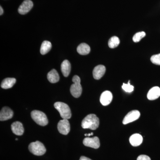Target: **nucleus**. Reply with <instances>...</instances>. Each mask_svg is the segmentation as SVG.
<instances>
[{"instance_id":"obj_1","label":"nucleus","mask_w":160,"mask_h":160,"mask_svg":"<svg viewBox=\"0 0 160 160\" xmlns=\"http://www.w3.org/2000/svg\"><path fill=\"white\" fill-rule=\"evenodd\" d=\"M99 125V120L96 115L90 114L87 115L82 121V126L83 129L95 130Z\"/></svg>"},{"instance_id":"obj_2","label":"nucleus","mask_w":160,"mask_h":160,"mask_svg":"<svg viewBox=\"0 0 160 160\" xmlns=\"http://www.w3.org/2000/svg\"><path fill=\"white\" fill-rule=\"evenodd\" d=\"M55 108L59 112L61 117L69 119L71 117V110L68 105L62 102H57L54 105Z\"/></svg>"},{"instance_id":"obj_3","label":"nucleus","mask_w":160,"mask_h":160,"mask_svg":"<svg viewBox=\"0 0 160 160\" xmlns=\"http://www.w3.org/2000/svg\"><path fill=\"white\" fill-rule=\"evenodd\" d=\"M72 81L73 83L70 87V92L74 98L80 97L82 91V88L81 85V79L78 76L75 75L72 78Z\"/></svg>"},{"instance_id":"obj_4","label":"nucleus","mask_w":160,"mask_h":160,"mask_svg":"<svg viewBox=\"0 0 160 160\" xmlns=\"http://www.w3.org/2000/svg\"><path fill=\"white\" fill-rule=\"evenodd\" d=\"M31 117L35 122L41 126H46L48 124V120L46 114L39 110H33L31 113Z\"/></svg>"},{"instance_id":"obj_5","label":"nucleus","mask_w":160,"mask_h":160,"mask_svg":"<svg viewBox=\"0 0 160 160\" xmlns=\"http://www.w3.org/2000/svg\"><path fill=\"white\" fill-rule=\"evenodd\" d=\"M29 149L31 153L36 156L43 155L46 153V150L44 145L39 141L30 143Z\"/></svg>"},{"instance_id":"obj_6","label":"nucleus","mask_w":160,"mask_h":160,"mask_svg":"<svg viewBox=\"0 0 160 160\" xmlns=\"http://www.w3.org/2000/svg\"><path fill=\"white\" fill-rule=\"evenodd\" d=\"M58 129L60 133L63 135H67L70 130V124L68 119H63L58 123Z\"/></svg>"},{"instance_id":"obj_7","label":"nucleus","mask_w":160,"mask_h":160,"mask_svg":"<svg viewBox=\"0 0 160 160\" xmlns=\"http://www.w3.org/2000/svg\"><path fill=\"white\" fill-rule=\"evenodd\" d=\"M83 143L85 146L91 147L93 149H98L100 146L99 139L97 137L85 138L83 140Z\"/></svg>"},{"instance_id":"obj_8","label":"nucleus","mask_w":160,"mask_h":160,"mask_svg":"<svg viewBox=\"0 0 160 160\" xmlns=\"http://www.w3.org/2000/svg\"><path fill=\"white\" fill-rule=\"evenodd\" d=\"M140 117V112L138 110H134L129 112L127 114L123 120V124L124 125L132 122L136 120H138Z\"/></svg>"},{"instance_id":"obj_9","label":"nucleus","mask_w":160,"mask_h":160,"mask_svg":"<svg viewBox=\"0 0 160 160\" xmlns=\"http://www.w3.org/2000/svg\"><path fill=\"white\" fill-rule=\"evenodd\" d=\"M33 5V3L31 0H25L19 7L18 11L20 14H26L30 11Z\"/></svg>"},{"instance_id":"obj_10","label":"nucleus","mask_w":160,"mask_h":160,"mask_svg":"<svg viewBox=\"0 0 160 160\" xmlns=\"http://www.w3.org/2000/svg\"><path fill=\"white\" fill-rule=\"evenodd\" d=\"M112 93L109 91H105L102 93L100 97V102L104 106L109 105L112 100Z\"/></svg>"},{"instance_id":"obj_11","label":"nucleus","mask_w":160,"mask_h":160,"mask_svg":"<svg viewBox=\"0 0 160 160\" xmlns=\"http://www.w3.org/2000/svg\"><path fill=\"white\" fill-rule=\"evenodd\" d=\"M13 115V111L10 108L7 107H3L0 112V120L4 121L10 119L12 118Z\"/></svg>"},{"instance_id":"obj_12","label":"nucleus","mask_w":160,"mask_h":160,"mask_svg":"<svg viewBox=\"0 0 160 160\" xmlns=\"http://www.w3.org/2000/svg\"><path fill=\"white\" fill-rule=\"evenodd\" d=\"M106 71V67L103 65H98L96 66L92 72L93 78L96 80L100 79L105 74Z\"/></svg>"},{"instance_id":"obj_13","label":"nucleus","mask_w":160,"mask_h":160,"mask_svg":"<svg viewBox=\"0 0 160 160\" xmlns=\"http://www.w3.org/2000/svg\"><path fill=\"white\" fill-rule=\"evenodd\" d=\"M12 131L16 135L21 136L24 132L22 124L19 122H14L11 125Z\"/></svg>"},{"instance_id":"obj_14","label":"nucleus","mask_w":160,"mask_h":160,"mask_svg":"<svg viewBox=\"0 0 160 160\" xmlns=\"http://www.w3.org/2000/svg\"><path fill=\"white\" fill-rule=\"evenodd\" d=\"M160 96V88L158 86L152 87L147 94V98L149 100L157 99Z\"/></svg>"},{"instance_id":"obj_15","label":"nucleus","mask_w":160,"mask_h":160,"mask_svg":"<svg viewBox=\"0 0 160 160\" xmlns=\"http://www.w3.org/2000/svg\"><path fill=\"white\" fill-rule=\"evenodd\" d=\"M143 142V138L138 133L132 135L129 138V142L132 146H140Z\"/></svg>"},{"instance_id":"obj_16","label":"nucleus","mask_w":160,"mask_h":160,"mask_svg":"<svg viewBox=\"0 0 160 160\" xmlns=\"http://www.w3.org/2000/svg\"><path fill=\"white\" fill-rule=\"evenodd\" d=\"M61 70L64 77H67L71 71V64L68 60H65L61 65Z\"/></svg>"},{"instance_id":"obj_17","label":"nucleus","mask_w":160,"mask_h":160,"mask_svg":"<svg viewBox=\"0 0 160 160\" xmlns=\"http://www.w3.org/2000/svg\"><path fill=\"white\" fill-rule=\"evenodd\" d=\"M16 82V79L14 78H6L3 80L1 86L2 89H8L12 88Z\"/></svg>"},{"instance_id":"obj_18","label":"nucleus","mask_w":160,"mask_h":160,"mask_svg":"<svg viewBox=\"0 0 160 160\" xmlns=\"http://www.w3.org/2000/svg\"><path fill=\"white\" fill-rule=\"evenodd\" d=\"M47 78L50 83H55L59 81L60 77L57 70L53 69L48 73Z\"/></svg>"},{"instance_id":"obj_19","label":"nucleus","mask_w":160,"mask_h":160,"mask_svg":"<svg viewBox=\"0 0 160 160\" xmlns=\"http://www.w3.org/2000/svg\"><path fill=\"white\" fill-rule=\"evenodd\" d=\"M77 51L80 55H86L90 52V48L89 45L86 43H82L78 46Z\"/></svg>"},{"instance_id":"obj_20","label":"nucleus","mask_w":160,"mask_h":160,"mask_svg":"<svg viewBox=\"0 0 160 160\" xmlns=\"http://www.w3.org/2000/svg\"><path fill=\"white\" fill-rule=\"evenodd\" d=\"M52 48L51 42L49 41H45L42 43L41 46L40 52L42 55H45L48 53Z\"/></svg>"},{"instance_id":"obj_21","label":"nucleus","mask_w":160,"mask_h":160,"mask_svg":"<svg viewBox=\"0 0 160 160\" xmlns=\"http://www.w3.org/2000/svg\"><path fill=\"white\" fill-rule=\"evenodd\" d=\"M120 43V41L119 38L116 36H113L110 38L109 40L108 46L111 49H114L118 46Z\"/></svg>"},{"instance_id":"obj_22","label":"nucleus","mask_w":160,"mask_h":160,"mask_svg":"<svg viewBox=\"0 0 160 160\" xmlns=\"http://www.w3.org/2000/svg\"><path fill=\"white\" fill-rule=\"evenodd\" d=\"M146 33L145 32H137L133 36L132 40L134 42H138L142 38L146 36Z\"/></svg>"},{"instance_id":"obj_23","label":"nucleus","mask_w":160,"mask_h":160,"mask_svg":"<svg viewBox=\"0 0 160 160\" xmlns=\"http://www.w3.org/2000/svg\"><path fill=\"white\" fill-rule=\"evenodd\" d=\"M122 88L124 91L128 92H131L134 90V87L132 85H130L129 81L128 82V84L123 83V85L122 86Z\"/></svg>"},{"instance_id":"obj_24","label":"nucleus","mask_w":160,"mask_h":160,"mask_svg":"<svg viewBox=\"0 0 160 160\" xmlns=\"http://www.w3.org/2000/svg\"><path fill=\"white\" fill-rule=\"evenodd\" d=\"M150 61L155 65L160 66V53L152 56L150 58Z\"/></svg>"},{"instance_id":"obj_25","label":"nucleus","mask_w":160,"mask_h":160,"mask_svg":"<svg viewBox=\"0 0 160 160\" xmlns=\"http://www.w3.org/2000/svg\"><path fill=\"white\" fill-rule=\"evenodd\" d=\"M137 160H151V159L146 155H141L138 158Z\"/></svg>"},{"instance_id":"obj_26","label":"nucleus","mask_w":160,"mask_h":160,"mask_svg":"<svg viewBox=\"0 0 160 160\" xmlns=\"http://www.w3.org/2000/svg\"><path fill=\"white\" fill-rule=\"evenodd\" d=\"M79 160H92L90 159L89 158L86 157L85 156H82L81 158H80Z\"/></svg>"},{"instance_id":"obj_27","label":"nucleus","mask_w":160,"mask_h":160,"mask_svg":"<svg viewBox=\"0 0 160 160\" xmlns=\"http://www.w3.org/2000/svg\"><path fill=\"white\" fill-rule=\"evenodd\" d=\"M0 15H2L3 14V12H4V11H3V9L2 8V6H0Z\"/></svg>"},{"instance_id":"obj_28","label":"nucleus","mask_w":160,"mask_h":160,"mask_svg":"<svg viewBox=\"0 0 160 160\" xmlns=\"http://www.w3.org/2000/svg\"><path fill=\"white\" fill-rule=\"evenodd\" d=\"M93 132H91V133H89V134H87V133H86V134H85V136H90L93 135Z\"/></svg>"},{"instance_id":"obj_29","label":"nucleus","mask_w":160,"mask_h":160,"mask_svg":"<svg viewBox=\"0 0 160 160\" xmlns=\"http://www.w3.org/2000/svg\"><path fill=\"white\" fill-rule=\"evenodd\" d=\"M16 141H18V138L16 139Z\"/></svg>"}]
</instances>
